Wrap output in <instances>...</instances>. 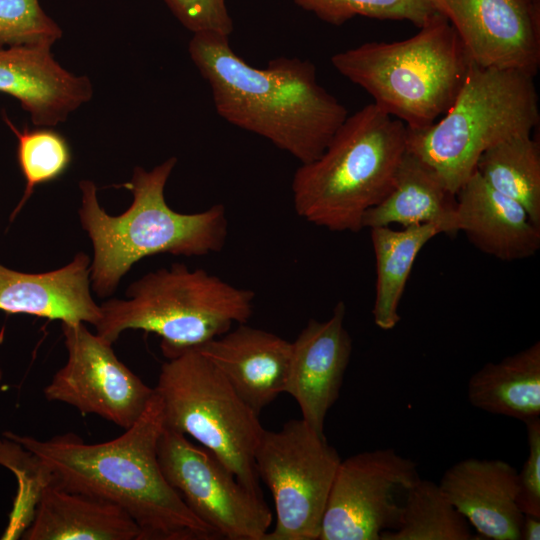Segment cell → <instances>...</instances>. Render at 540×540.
<instances>
[{"instance_id":"ffe728a7","label":"cell","mask_w":540,"mask_h":540,"mask_svg":"<svg viewBox=\"0 0 540 540\" xmlns=\"http://www.w3.org/2000/svg\"><path fill=\"white\" fill-rule=\"evenodd\" d=\"M133 518L109 501L55 484L44 491L24 540H139Z\"/></svg>"},{"instance_id":"52a82bcc","label":"cell","mask_w":540,"mask_h":540,"mask_svg":"<svg viewBox=\"0 0 540 540\" xmlns=\"http://www.w3.org/2000/svg\"><path fill=\"white\" fill-rule=\"evenodd\" d=\"M533 76L470 64L449 109L431 126L408 130L407 151L427 163L456 195L491 146L531 134L540 121Z\"/></svg>"},{"instance_id":"4fadbf2b","label":"cell","mask_w":540,"mask_h":540,"mask_svg":"<svg viewBox=\"0 0 540 540\" xmlns=\"http://www.w3.org/2000/svg\"><path fill=\"white\" fill-rule=\"evenodd\" d=\"M471 63L533 77L540 66V10L528 0H430Z\"/></svg>"},{"instance_id":"4dcf8cb0","label":"cell","mask_w":540,"mask_h":540,"mask_svg":"<svg viewBox=\"0 0 540 540\" xmlns=\"http://www.w3.org/2000/svg\"><path fill=\"white\" fill-rule=\"evenodd\" d=\"M525 425L529 453L517 473V503L523 514L540 516V418Z\"/></svg>"},{"instance_id":"484cf974","label":"cell","mask_w":540,"mask_h":540,"mask_svg":"<svg viewBox=\"0 0 540 540\" xmlns=\"http://www.w3.org/2000/svg\"><path fill=\"white\" fill-rule=\"evenodd\" d=\"M0 465L14 473L18 484L8 525L2 535L4 540H14L21 538L31 524L44 491L55 484V476L40 457L5 436L0 438Z\"/></svg>"},{"instance_id":"1f68e13d","label":"cell","mask_w":540,"mask_h":540,"mask_svg":"<svg viewBox=\"0 0 540 540\" xmlns=\"http://www.w3.org/2000/svg\"><path fill=\"white\" fill-rule=\"evenodd\" d=\"M540 539V516L524 514L520 530V540Z\"/></svg>"},{"instance_id":"7402d4cb","label":"cell","mask_w":540,"mask_h":540,"mask_svg":"<svg viewBox=\"0 0 540 540\" xmlns=\"http://www.w3.org/2000/svg\"><path fill=\"white\" fill-rule=\"evenodd\" d=\"M474 407L524 423L540 418V342L486 363L468 381Z\"/></svg>"},{"instance_id":"d6a6232c","label":"cell","mask_w":540,"mask_h":540,"mask_svg":"<svg viewBox=\"0 0 540 540\" xmlns=\"http://www.w3.org/2000/svg\"><path fill=\"white\" fill-rule=\"evenodd\" d=\"M537 10H540V0H528Z\"/></svg>"},{"instance_id":"7c38bea8","label":"cell","mask_w":540,"mask_h":540,"mask_svg":"<svg viewBox=\"0 0 540 540\" xmlns=\"http://www.w3.org/2000/svg\"><path fill=\"white\" fill-rule=\"evenodd\" d=\"M67 361L44 388L47 401L61 402L82 414H95L123 428L142 415L154 394L115 355L112 344L82 322H61Z\"/></svg>"},{"instance_id":"83f0119b","label":"cell","mask_w":540,"mask_h":540,"mask_svg":"<svg viewBox=\"0 0 540 540\" xmlns=\"http://www.w3.org/2000/svg\"><path fill=\"white\" fill-rule=\"evenodd\" d=\"M320 20L340 26L356 16L424 26L436 13L430 0H293Z\"/></svg>"},{"instance_id":"277c9868","label":"cell","mask_w":540,"mask_h":540,"mask_svg":"<svg viewBox=\"0 0 540 540\" xmlns=\"http://www.w3.org/2000/svg\"><path fill=\"white\" fill-rule=\"evenodd\" d=\"M407 138L406 125L374 103L347 116L324 151L296 169L297 215L329 231H361L365 213L394 185Z\"/></svg>"},{"instance_id":"836d02e7","label":"cell","mask_w":540,"mask_h":540,"mask_svg":"<svg viewBox=\"0 0 540 540\" xmlns=\"http://www.w3.org/2000/svg\"><path fill=\"white\" fill-rule=\"evenodd\" d=\"M2 380H3V371H2V369L0 368V384H1Z\"/></svg>"},{"instance_id":"e0dca14e","label":"cell","mask_w":540,"mask_h":540,"mask_svg":"<svg viewBox=\"0 0 540 540\" xmlns=\"http://www.w3.org/2000/svg\"><path fill=\"white\" fill-rule=\"evenodd\" d=\"M517 473L506 461L471 457L449 467L438 485L479 534L520 540L524 514L517 503Z\"/></svg>"},{"instance_id":"44dd1931","label":"cell","mask_w":540,"mask_h":540,"mask_svg":"<svg viewBox=\"0 0 540 540\" xmlns=\"http://www.w3.org/2000/svg\"><path fill=\"white\" fill-rule=\"evenodd\" d=\"M455 208L456 195L427 163L407 151L392 189L365 213L363 228L432 223L454 236L458 233Z\"/></svg>"},{"instance_id":"ac0fdd59","label":"cell","mask_w":540,"mask_h":540,"mask_svg":"<svg viewBox=\"0 0 540 540\" xmlns=\"http://www.w3.org/2000/svg\"><path fill=\"white\" fill-rule=\"evenodd\" d=\"M455 213L458 232L489 256L510 262L530 258L540 249V225L476 170L456 193Z\"/></svg>"},{"instance_id":"9c48e42d","label":"cell","mask_w":540,"mask_h":540,"mask_svg":"<svg viewBox=\"0 0 540 540\" xmlns=\"http://www.w3.org/2000/svg\"><path fill=\"white\" fill-rule=\"evenodd\" d=\"M254 460L276 511L264 540H318L341 462L337 450L302 418L292 419L278 431L264 430Z\"/></svg>"},{"instance_id":"3957f363","label":"cell","mask_w":540,"mask_h":540,"mask_svg":"<svg viewBox=\"0 0 540 540\" xmlns=\"http://www.w3.org/2000/svg\"><path fill=\"white\" fill-rule=\"evenodd\" d=\"M176 162V157H170L150 171L136 166L131 180L123 184L133 201L118 216L108 215L100 206L94 182L80 181L79 217L93 245L90 282L98 296L112 294L120 279L144 257L204 256L223 249L228 235L223 204L185 214L166 203L164 189Z\"/></svg>"},{"instance_id":"d6986e66","label":"cell","mask_w":540,"mask_h":540,"mask_svg":"<svg viewBox=\"0 0 540 540\" xmlns=\"http://www.w3.org/2000/svg\"><path fill=\"white\" fill-rule=\"evenodd\" d=\"M90 264L82 252L45 273H23L0 264V310L96 326L102 314L90 293Z\"/></svg>"},{"instance_id":"603a6c76","label":"cell","mask_w":540,"mask_h":540,"mask_svg":"<svg viewBox=\"0 0 540 540\" xmlns=\"http://www.w3.org/2000/svg\"><path fill=\"white\" fill-rule=\"evenodd\" d=\"M370 232L376 266L373 320L378 328L391 330L401 320L400 302L419 252L445 231L440 225L426 223L401 230L373 227Z\"/></svg>"},{"instance_id":"d4e9b609","label":"cell","mask_w":540,"mask_h":540,"mask_svg":"<svg viewBox=\"0 0 540 540\" xmlns=\"http://www.w3.org/2000/svg\"><path fill=\"white\" fill-rule=\"evenodd\" d=\"M469 522L439 485L419 478L405 493L397 526L380 540H474Z\"/></svg>"},{"instance_id":"8fae6325","label":"cell","mask_w":540,"mask_h":540,"mask_svg":"<svg viewBox=\"0 0 540 540\" xmlns=\"http://www.w3.org/2000/svg\"><path fill=\"white\" fill-rule=\"evenodd\" d=\"M420 478L417 463L393 448L361 452L341 460L318 540H380L401 516L405 493Z\"/></svg>"},{"instance_id":"6da1fadb","label":"cell","mask_w":540,"mask_h":540,"mask_svg":"<svg viewBox=\"0 0 540 540\" xmlns=\"http://www.w3.org/2000/svg\"><path fill=\"white\" fill-rule=\"evenodd\" d=\"M155 391V390H154ZM163 406L154 392L139 419L119 437L89 444L73 433L41 440L12 431V439L40 457L55 485L123 508L139 527V540H217L167 482L157 456Z\"/></svg>"},{"instance_id":"7a4b0ae2","label":"cell","mask_w":540,"mask_h":540,"mask_svg":"<svg viewBox=\"0 0 540 540\" xmlns=\"http://www.w3.org/2000/svg\"><path fill=\"white\" fill-rule=\"evenodd\" d=\"M229 37L198 32L188 44L216 112L300 163L316 159L347 118L346 107L318 82L309 60L278 57L252 66L233 50Z\"/></svg>"},{"instance_id":"5bb4252c","label":"cell","mask_w":540,"mask_h":540,"mask_svg":"<svg viewBox=\"0 0 540 540\" xmlns=\"http://www.w3.org/2000/svg\"><path fill=\"white\" fill-rule=\"evenodd\" d=\"M345 315V303L339 301L327 320L310 319L292 342L285 393L298 403L302 419L321 434L326 415L339 398L352 354Z\"/></svg>"},{"instance_id":"2e32d148","label":"cell","mask_w":540,"mask_h":540,"mask_svg":"<svg viewBox=\"0 0 540 540\" xmlns=\"http://www.w3.org/2000/svg\"><path fill=\"white\" fill-rule=\"evenodd\" d=\"M195 349L258 415L285 393L292 342L274 333L240 323Z\"/></svg>"},{"instance_id":"5b68a950","label":"cell","mask_w":540,"mask_h":540,"mask_svg":"<svg viewBox=\"0 0 540 540\" xmlns=\"http://www.w3.org/2000/svg\"><path fill=\"white\" fill-rule=\"evenodd\" d=\"M331 63L410 131L428 128L449 109L471 64L438 12L407 39L366 42L335 53Z\"/></svg>"},{"instance_id":"cb8c5ba5","label":"cell","mask_w":540,"mask_h":540,"mask_svg":"<svg viewBox=\"0 0 540 540\" xmlns=\"http://www.w3.org/2000/svg\"><path fill=\"white\" fill-rule=\"evenodd\" d=\"M475 170L496 191L521 204L540 225V144L531 134L491 146L479 157Z\"/></svg>"},{"instance_id":"f546056e","label":"cell","mask_w":540,"mask_h":540,"mask_svg":"<svg viewBox=\"0 0 540 540\" xmlns=\"http://www.w3.org/2000/svg\"><path fill=\"white\" fill-rule=\"evenodd\" d=\"M177 20L193 34L214 32L230 36L233 21L226 0H163Z\"/></svg>"},{"instance_id":"8992f818","label":"cell","mask_w":540,"mask_h":540,"mask_svg":"<svg viewBox=\"0 0 540 540\" xmlns=\"http://www.w3.org/2000/svg\"><path fill=\"white\" fill-rule=\"evenodd\" d=\"M126 295L100 305L96 334L113 344L128 329L155 333L166 359L225 334L235 323H246L255 297L251 290L184 264L144 275Z\"/></svg>"},{"instance_id":"30bf717a","label":"cell","mask_w":540,"mask_h":540,"mask_svg":"<svg viewBox=\"0 0 540 540\" xmlns=\"http://www.w3.org/2000/svg\"><path fill=\"white\" fill-rule=\"evenodd\" d=\"M157 456L167 482L221 539H265L272 513L263 495L245 487L209 450L164 426Z\"/></svg>"},{"instance_id":"f1b7e54d","label":"cell","mask_w":540,"mask_h":540,"mask_svg":"<svg viewBox=\"0 0 540 540\" xmlns=\"http://www.w3.org/2000/svg\"><path fill=\"white\" fill-rule=\"evenodd\" d=\"M61 37L60 26L39 0H0V46L51 48Z\"/></svg>"},{"instance_id":"9a60e30c","label":"cell","mask_w":540,"mask_h":540,"mask_svg":"<svg viewBox=\"0 0 540 540\" xmlns=\"http://www.w3.org/2000/svg\"><path fill=\"white\" fill-rule=\"evenodd\" d=\"M0 93L17 99L34 125L51 127L90 101L93 86L64 69L49 47L0 46Z\"/></svg>"},{"instance_id":"ba28073f","label":"cell","mask_w":540,"mask_h":540,"mask_svg":"<svg viewBox=\"0 0 540 540\" xmlns=\"http://www.w3.org/2000/svg\"><path fill=\"white\" fill-rule=\"evenodd\" d=\"M155 392L164 425L209 450L249 490L263 495L254 455L264 428L259 415L197 349L167 359Z\"/></svg>"},{"instance_id":"4316f807","label":"cell","mask_w":540,"mask_h":540,"mask_svg":"<svg viewBox=\"0 0 540 540\" xmlns=\"http://www.w3.org/2000/svg\"><path fill=\"white\" fill-rule=\"evenodd\" d=\"M4 120L17 138V159L25 179L23 197L13 212L15 216L37 186L54 181L67 171L72 154L69 143L57 131L47 127L19 130L5 114Z\"/></svg>"}]
</instances>
